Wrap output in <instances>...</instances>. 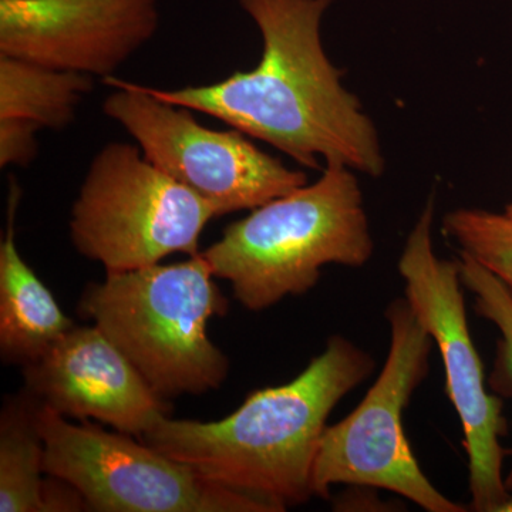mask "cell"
<instances>
[{
    "label": "cell",
    "instance_id": "obj_1",
    "mask_svg": "<svg viewBox=\"0 0 512 512\" xmlns=\"http://www.w3.org/2000/svg\"><path fill=\"white\" fill-rule=\"evenodd\" d=\"M335 0H239L264 43L258 66L204 86L148 89L271 144L311 170L345 165L380 177L382 144L362 103L342 83L320 25Z\"/></svg>",
    "mask_w": 512,
    "mask_h": 512
},
{
    "label": "cell",
    "instance_id": "obj_2",
    "mask_svg": "<svg viewBox=\"0 0 512 512\" xmlns=\"http://www.w3.org/2000/svg\"><path fill=\"white\" fill-rule=\"evenodd\" d=\"M366 350L340 335L291 382L249 394L218 421L163 417L140 440L214 483L285 511L308 503L330 413L375 370Z\"/></svg>",
    "mask_w": 512,
    "mask_h": 512
},
{
    "label": "cell",
    "instance_id": "obj_3",
    "mask_svg": "<svg viewBox=\"0 0 512 512\" xmlns=\"http://www.w3.org/2000/svg\"><path fill=\"white\" fill-rule=\"evenodd\" d=\"M355 171L325 165L319 180L232 222L202 255L237 301L264 311L318 284L322 268H362L375 251Z\"/></svg>",
    "mask_w": 512,
    "mask_h": 512
},
{
    "label": "cell",
    "instance_id": "obj_4",
    "mask_svg": "<svg viewBox=\"0 0 512 512\" xmlns=\"http://www.w3.org/2000/svg\"><path fill=\"white\" fill-rule=\"evenodd\" d=\"M202 252L177 264L107 274L90 284L79 315L92 320L165 400L218 389L229 360L208 338L212 318L228 312Z\"/></svg>",
    "mask_w": 512,
    "mask_h": 512
},
{
    "label": "cell",
    "instance_id": "obj_5",
    "mask_svg": "<svg viewBox=\"0 0 512 512\" xmlns=\"http://www.w3.org/2000/svg\"><path fill=\"white\" fill-rule=\"evenodd\" d=\"M390 326L386 363L365 399L349 416L326 427L313 466V494L330 497L335 484L383 488L429 512H464L431 484L413 454L403 413L430 372L434 340L409 299L384 312Z\"/></svg>",
    "mask_w": 512,
    "mask_h": 512
},
{
    "label": "cell",
    "instance_id": "obj_6",
    "mask_svg": "<svg viewBox=\"0 0 512 512\" xmlns=\"http://www.w3.org/2000/svg\"><path fill=\"white\" fill-rule=\"evenodd\" d=\"M217 212L144 156L138 146L109 143L94 156L70 218L80 255L106 274L160 264L173 254H200Z\"/></svg>",
    "mask_w": 512,
    "mask_h": 512
},
{
    "label": "cell",
    "instance_id": "obj_7",
    "mask_svg": "<svg viewBox=\"0 0 512 512\" xmlns=\"http://www.w3.org/2000/svg\"><path fill=\"white\" fill-rule=\"evenodd\" d=\"M433 222L434 200L429 198L400 255L404 296L443 357L448 399L463 427L471 507L498 512L511 495L503 478L507 454L501 444L507 434L503 402L485 389L483 362L468 328L460 265L437 256Z\"/></svg>",
    "mask_w": 512,
    "mask_h": 512
},
{
    "label": "cell",
    "instance_id": "obj_8",
    "mask_svg": "<svg viewBox=\"0 0 512 512\" xmlns=\"http://www.w3.org/2000/svg\"><path fill=\"white\" fill-rule=\"evenodd\" d=\"M45 474L72 485L99 512H279L254 495L224 487L130 434L90 420L73 424L39 403Z\"/></svg>",
    "mask_w": 512,
    "mask_h": 512
},
{
    "label": "cell",
    "instance_id": "obj_9",
    "mask_svg": "<svg viewBox=\"0 0 512 512\" xmlns=\"http://www.w3.org/2000/svg\"><path fill=\"white\" fill-rule=\"evenodd\" d=\"M106 82L116 92L103 101L104 114L136 140L148 161L207 201L217 217L255 210L308 184L303 171L259 150L237 128L214 130L148 87L113 77Z\"/></svg>",
    "mask_w": 512,
    "mask_h": 512
},
{
    "label": "cell",
    "instance_id": "obj_10",
    "mask_svg": "<svg viewBox=\"0 0 512 512\" xmlns=\"http://www.w3.org/2000/svg\"><path fill=\"white\" fill-rule=\"evenodd\" d=\"M160 0H0V55L110 77L156 35Z\"/></svg>",
    "mask_w": 512,
    "mask_h": 512
},
{
    "label": "cell",
    "instance_id": "obj_11",
    "mask_svg": "<svg viewBox=\"0 0 512 512\" xmlns=\"http://www.w3.org/2000/svg\"><path fill=\"white\" fill-rule=\"evenodd\" d=\"M23 377V389L53 412L94 419L138 439L171 414L168 400L96 325H74L23 366Z\"/></svg>",
    "mask_w": 512,
    "mask_h": 512
},
{
    "label": "cell",
    "instance_id": "obj_12",
    "mask_svg": "<svg viewBox=\"0 0 512 512\" xmlns=\"http://www.w3.org/2000/svg\"><path fill=\"white\" fill-rule=\"evenodd\" d=\"M20 188L12 183L8 228L0 244V353L3 362L28 365L73 328L55 296L26 264L15 241Z\"/></svg>",
    "mask_w": 512,
    "mask_h": 512
},
{
    "label": "cell",
    "instance_id": "obj_13",
    "mask_svg": "<svg viewBox=\"0 0 512 512\" xmlns=\"http://www.w3.org/2000/svg\"><path fill=\"white\" fill-rule=\"evenodd\" d=\"M39 402L25 389L5 397L0 414V512L87 510L64 481H45V444L37 427Z\"/></svg>",
    "mask_w": 512,
    "mask_h": 512
},
{
    "label": "cell",
    "instance_id": "obj_14",
    "mask_svg": "<svg viewBox=\"0 0 512 512\" xmlns=\"http://www.w3.org/2000/svg\"><path fill=\"white\" fill-rule=\"evenodd\" d=\"M92 89L89 74L0 55V119L29 120L42 130H63Z\"/></svg>",
    "mask_w": 512,
    "mask_h": 512
},
{
    "label": "cell",
    "instance_id": "obj_15",
    "mask_svg": "<svg viewBox=\"0 0 512 512\" xmlns=\"http://www.w3.org/2000/svg\"><path fill=\"white\" fill-rule=\"evenodd\" d=\"M458 265L461 282L476 295L474 308L477 315L493 322L501 333L491 386L495 392L512 396V291L470 255L460 252ZM505 485L508 491H512V468Z\"/></svg>",
    "mask_w": 512,
    "mask_h": 512
},
{
    "label": "cell",
    "instance_id": "obj_16",
    "mask_svg": "<svg viewBox=\"0 0 512 512\" xmlns=\"http://www.w3.org/2000/svg\"><path fill=\"white\" fill-rule=\"evenodd\" d=\"M444 234L512 291V220L505 214L458 208L443 221Z\"/></svg>",
    "mask_w": 512,
    "mask_h": 512
},
{
    "label": "cell",
    "instance_id": "obj_17",
    "mask_svg": "<svg viewBox=\"0 0 512 512\" xmlns=\"http://www.w3.org/2000/svg\"><path fill=\"white\" fill-rule=\"evenodd\" d=\"M39 124L23 119H0V165L26 167L35 160L39 144L36 133Z\"/></svg>",
    "mask_w": 512,
    "mask_h": 512
},
{
    "label": "cell",
    "instance_id": "obj_18",
    "mask_svg": "<svg viewBox=\"0 0 512 512\" xmlns=\"http://www.w3.org/2000/svg\"><path fill=\"white\" fill-rule=\"evenodd\" d=\"M498 512H512V495H510V498H508V500L505 501L503 505H501Z\"/></svg>",
    "mask_w": 512,
    "mask_h": 512
},
{
    "label": "cell",
    "instance_id": "obj_19",
    "mask_svg": "<svg viewBox=\"0 0 512 512\" xmlns=\"http://www.w3.org/2000/svg\"><path fill=\"white\" fill-rule=\"evenodd\" d=\"M504 214L507 215V217L510 218V220H512V202H511V204L507 205V208H505Z\"/></svg>",
    "mask_w": 512,
    "mask_h": 512
}]
</instances>
